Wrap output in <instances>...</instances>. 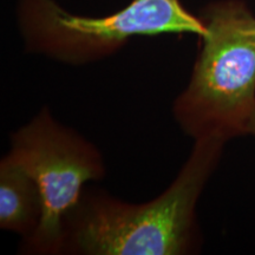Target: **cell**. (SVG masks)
Returning a JSON list of instances; mask_svg holds the SVG:
<instances>
[{
	"instance_id": "obj_6",
	"label": "cell",
	"mask_w": 255,
	"mask_h": 255,
	"mask_svg": "<svg viewBox=\"0 0 255 255\" xmlns=\"http://www.w3.org/2000/svg\"><path fill=\"white\" fill-rule=\"evenodd\" d=\"M247 135H253L255 136V111L252 115V119L248 123V128H247Z\"/></svg>"
},
{
	"instance_id": "obj_1",
	"label": "cell",
	"mask_w": 255,
	"mask_h": 255,
	"mask_svg": "<svg viewBox=\"0 0 255 255\" xmlns=\"http://www.w3.org/2000/svg\"><path fill=\"white\" fill-rule=\"evenodd\" d=\"M226 142L196 139L176 180L157 199L131 205L82 194L64 227L62 252L87 255H180L199 245L195 208Z\"/></svg>"
},
{
	"instance_id": "obj_3",
	"label": "cell",
	"mask_w": 255,
	"mask_h": 255,
	"mask_svg": "<svg viewBox=\"0 0 255 255\" xmlns=\"http://www.w3.org/2000/svg\"><path fill=\"white\" fill-rule=\"evenodd\" d=\"M23 33L28 49L70 64L111 55L133 36L206 32L202 19L180 0H132L123 9L100 18L64 11L53 0H20Z\"/></svg>"
},
{
	"instance_id": "obj_4",
	"label": "cell",
	"mask_w": 255,
	"mask_h": 255,
	"mask_svg": "<svg viewBox=\"0 0 255 255\" xmlns=\"http://www.w3.org/2000/svg\"><path fill=\"white\" fill-rule=\"evenodd\" d=\"M7 156L33 178L41 196L40 221L25 238V250L62 253L65 221L81 200L83 186L104 175L100 151L44 109L14 133Z\"/></svg>"
},
{
	"instance_id": "obj_2",
	"label": "cell",
	"mask_w": 255,
	"mask_h": 255,
	"mask_svg": "<svg viewBox=\"0 0 255 255\" xmlns=\"http://www.w3.org/2000/svg\"><path fill=\"white\" fill-rule=\"evenodd\" d=\"M201 19L202 49L174 115L195 141L227 142L247 135L255 111V17L242 1L226 0L209 5Z\"/></svg>"
},
{
	"instance_id": "obj_5",
	"label": "cell",
	"mask_w": 255,
	"mask_h": 255,
	"mask_svg": "<svg viewBox=\"0 0 255 255\" xmlns=\"http://www.w3.org/2000/svg\"><path fill=\"white\" fill-rule=\"evenodd\" d=\"M41 196L34 180L8 156L0 164V226L25 235L36 231L41 218Z\"/></svg>"
}]
</instances>
